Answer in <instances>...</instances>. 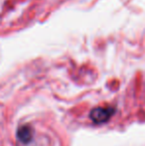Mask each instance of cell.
Instances as JSON below:
<instances>
[{"label":"cell","instance_id":"7a4b0ae2","mask_svg":"<svg viewBox=\"0 0 145 146\" xmlns=\"http://www.w3.org/2000/svg\"><path fill=\"white\" fill-rule=\"evenodd\" d=\"M17 137L20 142L23 144H28L31 142L32 137H33V129L30 125L25 124L22 125L17 130Z\"/></svg>","mask_w":145,"mask_h":146},{"label":"cell","instance_id":"6da1fadb","mask_svg":"<svg viewBox=\"0 0 145 146\" xmlns=\"http://www.w3.org/2000/svg\"><path fill=\"white\" fill-rule=\"evenodd\" d=\"M115 112V108L112 106H99L89 112V118L97 124H101L109 121Z\"/></svg>","mask_w":145,"mask_h":146}]
</instances>
